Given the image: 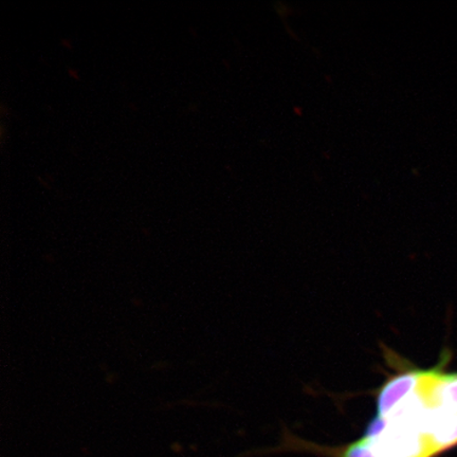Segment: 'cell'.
Returning a JSON list of instances; mask_svg holds the SVG:
<instances>
[{"label":"cell","mask_w":457,"mask_h":457,"mask_svg":"<svg viewBox=\"0 0 457 457\" xmlns=\"http://www.w3.org/2000/svg\"><path fill=\"white\" fill-rule=\"evenodd\" d=\"M422 371H408L388 380L377 396V415H386L419 391Z\"/></svg>","instance_id":"cell-1"}]
</instances>
